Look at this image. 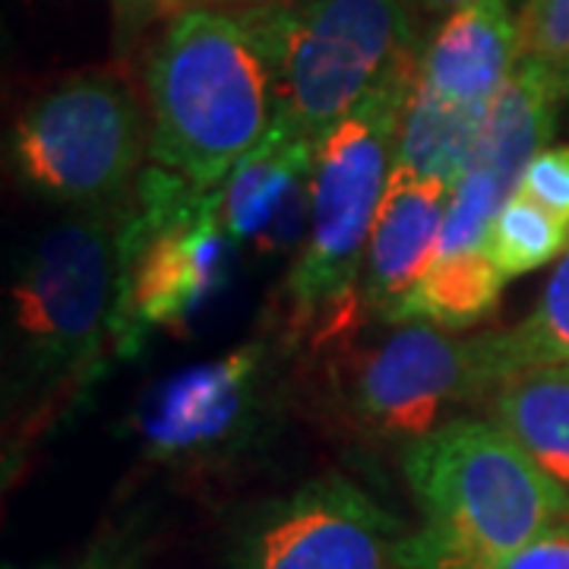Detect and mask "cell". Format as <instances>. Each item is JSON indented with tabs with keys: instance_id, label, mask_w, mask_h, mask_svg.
Listing matches in <instances>:
<instances>
[{
	"instance_id": "cell-28",
	"label": "cell",
	"mask_w": 569,
	"mask_h": 569,
	"mask_svg": "<svg viewBox=\"0 0 569 569\" xmlns=\"http://www.w3.org/2000/svg\"><path fill=\"white\" fill-rule=\"evenodd\" d=\"M133 567H137V563H127V567H121V569H133Z\"/></svg>"
},
{
	"instance_id": "cell-16",
	"label": "cell",
	"mask_w": 569,
	"mask_h": 569,
	"mask_svg": "<svg viewBox=\"0 0 569 569\" xmlns=\"http://www.w3.org/2000/svg\"><path fill=\"white\" fill-rule=\"evenodd\" d=\"M507 276L485 250L437 257L430 269L380 317L383 323H427L447 332H466L488 323L500 310Z\"/></svg>"
},
{
	"instance_id": "cell-25",
	"label": "cell",
	"mask_w": 569,
	"mask_h": 569,
	"mask_svg": "<svg viewBox=\"0 0 569 569\" xmlns=\"http://www.w3.org/2000/svg\"><path fill=\"white\" fill-rule=\"evenodd\" d=\"M111 7H114L118 44H130L152 22L190 10L187 0H111Z\"/></svg>"
},
{
	"instance_id": "cell-26",
	"label": "cell",
	"mask_w": 569,
	"mask_h": 569,
	"mask_svg": "<svg viewBox=\"0 0 569 569\" xmlns=\"http://www.w3.org/2000/svg\"><path fill=\"white\" fill-rule=\"evenodd\" d=\"M418 3L427 7V10H443V13H452V10H459V7L475 3V0H418Z\"/></svg>"
},
{
	"instance_id": "cell-12",
	"label": "cell",
	"mask_w": 569,
	"mask_h": 569,
	"mask_svg": "<svg viewBox=\"0 0 569 569\" xmlns=\"http://www.w3.org/2000/svg\"><path fill=\"white\" fill-rule=\"evenodd\" d=\"M522 58V26L509 0H475L452 10L421 48L418 82L452 104L490 108Z\"/></svg>"
},
{
	"instance_id": "cell-3",
	"label": "cell",
	"mask_w": 569,
	"mask_h": 569,
	"mask_svg": "<svg viewBox=\"0 0 569 569\" xmlns=\"http://www.w3.org/2000/svg\"><path fill=\"white\" fill-rule=\"evenodd\" d=\"M149 159L216 190L279 121L269 61L241 17L190 7L146 61Z\"/></svg>"
},
{
	"instance_id": "cell-5",
	"label": "cell",
	"mask_w": 569,
	"mask_h": 569,
	"mask_svg": "<svg viewBox=\"0 0 569 569\" xmlns=\"http://www.w3.org/2000/svg\"><path fill=\"white\" fill-rule=\"evenodd\" d=\"M241 20L269 61L279 118L310 140L421 54L402 0H269Z\"/></svg>"
},
{
	"instance_id": "cell-11",
	"label": "cell",
	"mask_w": 569,
	"mask_h": 569,
	"mask_svg": "<svg viewBox=\"0 0 569 569\" xmlns=\"http://www.w3.org/2000/svg\"><path fill=\"white\" fill-rule=\"evenodd\" d=\"M313 162L317 140L279 118L269 137L212 190L219 222L238 257L282 260L301 253L310 228Z\"/></svg>"
},
{
	"instance_id": "cell-7",
	"label": "cell",
	"mask_w": 569,
	"mask_h": 569,
	"mask_svg": "<svg viewBox=\"0 0 569 569\" xmlns=\"http://www.w3.org/2000/svg\"><path fill=\"white\" fill-rule=\"evenodd\" d=\"M149 130L133 92L111 73H80L26 104L10 133L13 171L67 209L123 203L142 174Z\"/></svg>"
},
{
	"instance_id": "cell-20",
	"label": "cell",
	"mask_w": 569,
	"mask_h": 569,
	"mask_svg": "<svg viewBox=\"0 0 569 569\" xmlns=\"http://www.w3.org/2000/svg\"><path fill=\"white\" fill-rule=\"evenodd\" d=\"M503 200H507L503 187L493 181L488 171L468 168L466 174L456 181V187H452L437 257L485 250L490 219L497 216V209L503 206Z\"/></svg>"
},
{
	"instance_id": "cell-21",
	"label": "cell",
	"mask_w": 569,
	"mask_h": 569,
	"mask_svg": "<svg viewBox=\"0 0 569 569\" xmlns=\"http://www.w3.org/2000/svg\"><path fill=\"white\" fill-rule=\"evenodd\" d=\"M526 54L569 73V0H526L519 10Z\"/></svg>"
},
{
	"instance_id": "cell-1",
	"label": "cell",
	"mask_w": 569,
	"mask_h": 569,
	"mask_svg": "<svg viewBox=\"0 0 569 569\" xmlns=\"http://www.w3.org/2000/svg\"><path fill=\"white\" fill-rule=\"evenodd\" d=\"M127 203L73 209L17 257L3 313V418L17 430L7 452L61 425L114 355Z\"/></svg>"
},
{
	"instance_id": "cell-9",
	"label": "cell",
	"mask_w": 569,
	"mask_h": 569,
	"mask_svg": "<svg viewBox=\"0 0 569 569\" xmlns=\"http://www.w3.org/2000/svg\"><path fill=\"white\" fill-rule=\"evenodd\" d=\"M509 377L503 329L456 336L427 323L392 326L348 370L351 421L377 440L411 443L433 427L462 418Z\"/></svg>"
},
{
	"instance_id": "cell-13",
	"label": "cell",
	"mask_w": 569,
	"mask_h": 569,
	"mask_svg": "<svg viewBox=\"0 0 569 569\" xmlns=\"http://www.w3.org/2000/svg\"><path fill=\"white\" fill-rule=\"evenodd\" d=\"M452 187L411 171H389L361 269L367 313L383 317L437 260Z\"/></svg>"
},
{
	"instance_id": "cell-27",
	"label": "cell",
	"mask_w": 569,
	"mask_h": 569,
	"mask_svg": "<svg viewBox=\"0 0 569 569\" xmlns=\"http://www.w3.org/2000/svg\"><path fill=\"white\" fill-rule=\"evenodd\" d=\"M563 86H567V99H569V73H567V77H563Z\"/></svg>"
},
{
	"instance_id": "cell-2",
	"label": "cell",
	"mask_w": 569,
	"mask_h": 569,
	"mask_svg": "<svg viewBox=\"0 0 569 569\" xmlns=\"http://www.w3.org/2000/svg\"><path fill=\"white\" fill-rule=\"evenodd\" d=\"M421 526L399 541V569H497L569 516V497L507 430L452 418L402 447Z\"/></svg>"
},
{
	"instance_id": "cell-10",
	"label": "cell",
	"mask_w": 569,
	"mask_h": 569,
	"mask_svg": "<svg viewBox=\"0 0 569 569\" xmlns=\"http://www.w3.org/2000/svg\"><path fill=\"white\" fill-rule=\"evenodd\" d=\"M406 522L346 475L310 478L238 519L228 569H399Z\"/></svg>"
},
{
	"instance_id": "cell-22",
	"label": "cell",
	"mask_w": 569,
	"mask_h": 569,
	"mask_svg": "<svg viewBox=\"0 0 569 569\" xmlns=\"http://www.w3.org/2000/svg\"><path fill=\"white\" fill-rule=\"evenodd\" d=\"M516 190L569 222V146L541 149L522 171Z\"/></svg>"
},
{
	"instance_id": "cell-17",
	"label": "cell",
	"mask_w": 569,
	"mask_h": 569,
	"mask_svg": "<svg viewBox=\"0 0 569 569\" xmlns=\"http://www.w3.org/2000/svg\"><path fill=\"white\" fill-rule=\"evenodd\" d=\"M485 118H488V108L452 104L427 92L425 86L415 80L406 114L399 123L392 168L421 174V178H437L456 187V181L466 174L478 156Z\"/></svg>"
},
{
	"instance_id": "cell-19",
	"label": "cell",
	"mask_w": 569,
	"mask_h": 569,
	"mask_svg": "<svg viewBox=\"0 0 569 569\" xmlns=\"http://www.w3.org/2000/svg\"><path fill=\"white\" fill-rule=\"evenodd\" d=\"M503 355L509 377L526 367L569 365V250L553 266L529 317L503 329Z\"/></svg>"
},
{
	"instance_id": "cell-4",
	"label": "cell",
	"mask_w": 569,
	"mask_h": 569,
	"mask_svg": "<svg viewBox=\"0 0 569 569\" xmlns=\"http://www.w3.org/2000/svg\"><path fill=\"white\" fill-rule=\"evenodd\" d=\"M418 67L387 82L317 140L310 228L282 291L291 326L310 346L348 342L367 313L361 269L377 206L396 162L399 123Z\"/></svg>"
},
{
	"instance_id": "cell-23",
	"label": "cell",
	"mask_w": 569,
	"mask_h": 569,
	"mask_svg": "<svg viewBox=\"0 0 569 569\" xmlns=\"http://www.w3.org/2000/svg\"><path fill=\"white\" fill-rule=\"evenodd\" d=\"M140 557V541L130 538L127 531H111L108 538L92 541L77 560H61V563H39V567H7L3 569H121L127 563H137Z\"/></svg>"
},
{
	"instance_id": "cell-8",
	"label": "cell",
	"mask_w": 569,
	"mask_h": 569,
	"mask_svg": "<svg viewBox=\"0 0 569 569\" xmlns=\"http://www.w3.org/2000/svg\"><path fill=\"white\" fill-rule=\"evenodd\" d=\"M284 399V346L250 339L212 361L178 370L133 411L140 456L183 475L219 471L263 447Z\"/></svg>"
},
{
	"instance_id": "cell-14",
	"label": "cell",
	"mask_w": 569,
	"mask_h": 569,
	"mask_svg": "<svg viewBox=\"0 0 569 569\" xmlns=\"http://www.w3.org/2000/svg\"><path fill=\"white\" fill-rule=\"evenodd\" d=\"M563 99V73L553 70L548 61L526 54L503 92L490 102L471 168L488 171L507 197L516 193L522 171L553 140Z\"/></svg>"
},
{
	"instance_id": "cell-24",
	"label": "cell",
	"mask_w": 569,
	"mask_h": 569,
	"mask_svg": "<svg viewBox=\"0 0 569 569\" xmlns=\"http://www.w3.org/2000/svg\"><path fill=\"white\" fill-rule=\"evenodd\" d=\"M497 569H569V516L531 538Z\"/></svg>"
},
{
	"instance_id": "cell-18",
	"label": "cell",
	"mask_w": 569,
	"mask_h": 569,
	"mask_svg": "<svg viewBox=\"0 0 569 569\" xmlns=\"http://www.w3.org/2000/svg\"><path fill=\"white\" fill-rule=\"evenodd\" d=\"M569 250V222L535 203L526 193H509L490 219L485 253L507 279L529 276L560 260Z\"/></svg>"
},
{
	"instance_id": "cell-6",
	"label": "cell",
	"mask_w": 569,
	"mask_h": 569,
	"mask_svg": "<svg viewBox=\"0 0 569 569\" xmlns=\"http://www.w3.org/2000/svg\"><path fill=\"white\" fill-rule=\"evenodd\" d=\"M234 257L212 190L159 164L142 168L121 231L114 355L137 358L156 332L203 313Z\"/></svg>"
},
{
	"instance_id": "cell-15",
	"label": "cell",
	"mask_w": 569,
	"mask_h": 569,
	"mask_svg": "<svg viewBox=\"0 0 569 569\" xmlns=\"http://www.w3.org/2000/svg\"><path fill=\"white\" fill-rule=\"evenodd\" d=\"M485 411L569 497V365L512 373L485 399Z\"/></svg>"
}]
</instances>
